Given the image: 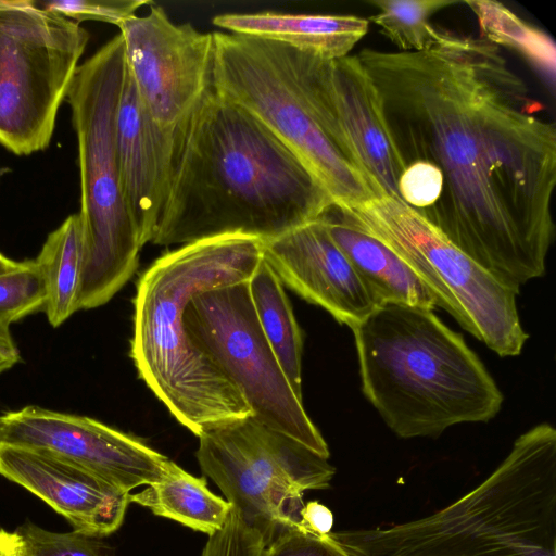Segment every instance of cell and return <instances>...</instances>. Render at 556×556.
Segmentation results:
<instances>
[{
    "label": "cell",
    "instance_id": "cell-20",
    "mask_svg": "<svg viewBox=\"0 0 556 556\" xmlns=\"http://www.w3.org/2000/svg\"><path fill=\"white\" fill-rule=\"evenodd\" d=\"M129 502L207 536L224 527L232 510L225 498L207 488L205 478L192 476L172 460L160 480L130 493Z\"/></svg>",
    "mask_w": 556,
    "mask_h": 556
},
{
    "label": "cell",
    "instance_id": "cell-25",
    "mask_svg": "<svg viewBox=\"0 0 556 556\" xmlns=\"http://www.w3.org/2000/svg\"><path fill=\"white\" fill-rule=\"evenodd\" d=\"M47 289L35 260L20 262L8 273L0 274V325L8 326L45 307Z\"/></svg>",
    "mask_w": 556,
    "mask_h": 556
},
{
    "label": "cell",
    "instance_id": "cell-17",
    "mask_svg": "<svg viewBox=\"0 0 556 556\" xmlns=\"http://www.w3.org/2000/svg\"><path fill=\"white\" fill-rule=\"evenodd\" d=\"M186 124L178 128L156 124L126 73L116 121L117 155L125 201L142 247L155 235Z\"/></svg>",
    "mask_w": 556,
    "mask_h": 556
},
{
    "label": "cell",
    "instance_id": "cell-28",
    "mask_svg": "<svg viewBox=\"0 0 556 556\" xmlns=\"http://www.w3.org/2000/svg\"><path fill=\"white\" fill-rule=\"evenodd\" d=\"M263 536L232 509L224 527L208 536L200 556H264Z\"/></svg>",
    "mask_w": 556,
    "mask_h": 556
},
{
    "label": "cell",
    "instance_id": "cell-12",
    "mask_svg": "<svg viewBox=\"0 0 556 556\" xmlns=\"http://www.w3.org/2000/svg\"><path fill=\"white\" fill-rule=\"evenodd\" d=\"M118 28L127 72L148 114L164 128L185 125L214 90L213 33L173 22L154 2Z\"/></svg>",
    "mask_w": 556,
    "mask_h": 556
},
{
    "label": "cell",
    "instance_id": "cell-34",
    "mask_svg": "<svg viewBox=\"0 0 556 556\" xmlns=\"http://www.w3.org/2000/svg\"><path fill=\"white\" fill-rule=\"evenodd\" d=\"M2 174H3V172H2V168L0 167V178H1Z\"/></svg>",
    "mask_w": 556,
    "mask_h": 556
},
{
    "label": "cell",
    "instance_id": "cell-16",
    "mask_svg": "<svg viewBox=\"0 0 556 556\" xmlns=\"http://www.w3.org/2000/svg\"><path fill=\"white\" fill-rule=\"evenodd\" d=\"M0 475L41 498L74 531L96 539L115 532L130 504L129 492L43 450L0 445Z\"/></svg>",
    "mask_w": 556,
    "mask_h": 556
},
{
    "label": "cell",
    "instance_id": "cell-14",
    "mask_svg": "<svg viewBox=\"0 0 556 556\" xmlns=\"http://www.w3.org/2000/svg\"><path fill=\"white\" fill-rule=\"evenodd\" d=\"M315 92L326 132L363 174L375 195L400 200L402 159L378 91L357 55L318 58Z\"/></svg>",
    "mask_w": 556,
    "mask_h": 556
},
{
    "label": "cell",
    "instance_id": "cell-27",
    "mask_svg": "<svg viewBox=\"0 0 556 556\" xmlns=\"http://www.w3.org/2000/svg\"><path fill=\"white\" fill-rule=\"evenodd\" d=\"M39 9L58 13L76 23L84 21H100L114 24L136 15V12L153 2L149 0H31Z\"/></svg>",
    "mask_w": 556,
    "mask_h": 556
},
{
    "label": "cell",
    "instance_id": "cell-15",
    "mask_svg": "<svg viewBox=\"0 0 556 556\" xmlns=\"http://www.w3.org/2000/svg\"><path fill=\"white\" fill-rule=\"evenodd\" d=\"M263 258L283 287L351 329L378 306L319 218L263 241Z\"/></svg>",
    "mask_w": 556,
    "mask_h": 556
},
{
    "label": "cell",
    "instance_id": "cell-7",
    "mask_svg": "<svg viewBox=\"0 0 556 556\" xmlns=\"http://www.w3.org/2000/svg\"><path fill=\"white\" fill-rule=\"evenodd\" d=\"M213 35L215 91L264 124L313 174L334 205L348 210L375 197L325 130L314 87L317 56L257 37Z\"/></svg>",
    "mask_w": 556,
    "mask_h": 556
},
{
    "label": "cell",
    "instance_id": "cell-9",
    "mask_svg": "<svg viewBox=\"0 0 556 556\" xmlns=\"http://www.w3.org/2000/svg\"><path fill=\"white\" fill-rule=\"evenodd\" d=\"M198 438L202 472L266 545L300 528L304 492L329 488L336 472L327 458L252 416L219 424Z\"/></svg>",
    "mask_w": 556,
    "mask_h": 556
},
{
    "label": "cell",
    "instance_id": "cell-4",
    "mask_svg": "<svg viewBox=\"0 0 556 556\" xmlns=\"http://www.w3.org/2000/svg\"><path fill=\"white\" fill-rule=\"evenodd\" d=\"M352 331L363 393L400 438H437L500 412L495 381L433 309L382 304Z\"/></svg>",
    "mask_w": 556,
    "mask_h": 556
},
{
    "label": "cell",
    "instance_id": "cell-29",
    "mask_svg": "<svg viewBox=\"0 0 556 556\" xmlns=\"http://www.w3.org/2000/svg\"><path fill=\"white\" fill-rule=\"evenodd\" d=\"M264 556H354L339 541L300 528L288 529L266 545Z\"/></svg>",
    "mask_w": 556,
    "mask_h": 556
},
{
    "label": "cell",
    "instance_id": "cell-33",
    "mask_svg": "<svg viewBox=\"0 0 556 556\" xmlns=\"http://www.w3.org/2000/svg\"><path fill=\"white\" fill-rule=\"evenodd\" d=\"M20 265V262H15L2 253H0V274L11 271Z\"/></svg>",
    "mask_w": 556,
    "mask_h": 556
},
{
    "label": "cell",
    "instance_id": "cell-8",
    "mask_svg": "<svg viewBox=\"0 0 556 556\" xmlns=\"http://www.w3.org/2000/svg\"><path fill=\"white\" fill-rule=\"evenodd\" d=\"M343 210L392 249L427 286L437 307L465 330L500 356L521 353L528 333L517 311L518 293L481 268L425 217L384 194Z\"/></svg>",
    "mask_w": 556,
    "mask_h": 556
},
{
    "label": "cell",
    "instance_id": "cell-31",
    "mask_svg": "<svg viewBox=\"0 0 556 556\" xmlns=\"http://www.w3.org/2000/svg\"><path fill=\"white\" fill-rule=\"evenodd\" d=\"M16 348L8 326L0 325V374L13 367L20 361Z\"/></svg>",
    "mask_w": 556,
    "mask_h": 556
},
{
    "label": "cell",
    "instance_id": "cell-10",
    "mask_svg": "<svg viewBox=\"0 0 556 556\" xmlns=\"http://www.w3.org/2000/svg\"><path fill=\"white\" fill-rule=\"evenodd\" d=\"M89 33L31 0H0V144L16 155L47 149Z\"/></svg>",
    "mask_w": 556,
    "mask_h": 556
},
{
    "label": "cell",
    "instance_id": "cell-5",
    "mask_svg": "<svg viewBox=\"0 0 556 556\" xmlns=\"http://www.w3.org/2000/svg\"><path fill=\"white\" fill-rule=\"evenodd\" d=\"M354 556H533L556 549V430L521 434L473 490L426 517L330 533Z\"/></svg>",
    "mask_w": 556,
    "mask_h": 556
},
{
    "label": "cell",
    "instance_id": "cell-26",
    "mask_svg": "<svg viewBox=\"0 0 556 556\" xmlns=\"http://www.w3.org/2000/svg\"><path fill=\"white\" fill-rule=\"evenodd\" d=\"M16 532L23 542L24 556H110L96 538L74 530L53 532L27 521Z\"/></svg>",
    "mask_w": 556,
    "mask_h": 556
},
{
    "label": "cell",
    "instance_id": "cell-24",
    "mask_svg": "<svg viewBox=\"0 0 556 556\" xmlns=\"http://www.w3.org/2000/svg\"><path fill=\"white\" fill-rule=\"evenodd\" d=\"M368 4L378 9L370 21L401 51L429 49L438 34L430 17L457 0H370Z\"/></svg>",
    "mask_w": 556,
    "mask_h": 556
},
{
    "label": "cell",
    "instance_id": "cell-21",
    "mask_svg": "<svg viewBox=\"0 0 556 556\" xmlns=\"http://www.w3.org/2000/svg\"><path fill=\"white\" fill-rule=\"evenodd\" d=\"M260 326L295 394L302 399L303 336L283 285L262 258L249 279Z\"/></svg>",
    "mask_w": 556,
    "mask_h": 556
},
{
    "label": "cell",
    "instance_id": "cell-1",
    "mask_svg": "<svg viewBox=\"0 0 556 556\" xmlns=\"http://www.w3.org/2000/svg\"><path fill=\"white\" fill-rule=\"evenodd\" d=\"M356 55L403 164L429 168L433 194L421 216L517 293L543 276L556 128L498 46L439 29L424 51Z\"/></svg>",
    "mask_w": 556,
    "mask_h": 556
},
{
    "label": "cell",
    "instance_id": "cell-30",
    "mask_svg": "<svg viewBox=\"0 0 556 556\" xmlns=\"http://www.w3.org/2000/svg\"><path fill=\"white\" fill-rule=\"evenodd\" d=\"M333 515L331 510L317 501L304 504L299 527L316 535H328L332 531Z\"/></svg>",
    "mask_w": 556,
    "mask_h": 556
},
{
    "label": "cell",
    "instance_id": "cell-3",
    "mask_svg": "<svg viewBox=\"0 0 556 556\" xmlns=\"http://www.w3.org/2000/svg\"><path fill=\"white\" fill-rule=\"evenodd\" d=\"M262 258L257 238L215 237L166 252L138 280L130 356L149 389L197 437L252 410L239 389L192 345L184 311L199 292L249 280Z\"/></svg>",
    "mask_w": 556,
    "mask_h": 556
},
{
    "label": "cell",
    "instance_id": "cell-18",
    "mask_svg": "<svg viewBox=\"0 0 556 556\" xmlns=\"http://www.w3.org/2000/svg\"><path fill=\"white\" fill-rule=\"evenodd\" d=\"M318 218L378 306L393 303L437 307L434 296L413 269L343 208L331 204Z\"/></svg>",
    "mask_w": 556,
    "mask_h": 556
},
{
    "label": "cell",
    "instance_id": "cell-13",
    "mask_svg": "<svg viewBox=\"0 0 556 556\" xmlns=\"http://www.w3.org/2000/svg\"><path fill=\"white\" fill-rule=\"evenodd\" d=\"M0 445L50 452L129 493L160 480L170 460L96 419L38 406L0 417Z\"/></svg>",
    "mask_w": 556,
    "mask_h": 556
},
{
    "label": "cell",
    "instance_id": "cell-22",
    "mask_svg": "<svg viewBox=\"0 0 556 556\" xmlns=\"http://www.w3.org/2000/svg\"><path fill=\"white\" fill-rule=\"evenodd\" d=\"M35 262L46 283L48 320L58 327L79 309L83 235L78 214L70 215L49 233Z\"/></svg>",
    "mask_w": 556,
    "mask_h": 556
},
{
    "label": "cell",
    "instance_id": "cell-35",
    "mask_svg": "<svg viewBox=\"0 0 556 556\" xmlns=\"http://www.w3.org/2000/svg\"><path fill=\"white\" fill-rule=\"evenodd\" d=\"M23 556H24V554H23Z\"/></svg>",
    "mask_w": 556,
    "mask_h": 556
},
{
    "label": "cell",
    "instance_id": "cell-23",
    "mask_svg": "<svg viewBox=\"0 0 556 556\" xmlns=\"http://www.w3.org/2000/svg\"><path fill=\"white\" fill-rule=\"evenodd\" d=\"M477 17L480 38L520 52L549 77L555 75V46L540 29L529 25L502 3L491 0H465Z\"/></svg>",
    "mask_w": 556,
    "mask_h": 556
},
{
    "label": "cell",
    "instance_id": "cell-11",
    "mask_svg": "<svg viewBox=\"0 0 556 556\" xmlns=\"http://www.w3.org/2000/svg\"><path fill=\"white\" fill-rule=\"evenodd\" d=\"M182 324L192 345L239 389L252 417L329 458L326 441L260 326L249 280L197 293L184 311Z\"/></svg>",
    "mask_w": 556,
    "mask_h": 556
},
{
    "label": "cell",
    "instance_id": "cell-19",
    "mask_svg": "<svg viewBox=\"0 0 556 556\" xmlns=\"http://www.w3.org/2000/svg\"><path fill=\"white\" fill-rule=\"evenodd\" d=\"M212 22L228 33L276 41L326 60L349 55L369 25L368 20L355 15L274 11L224 13Z\"/></svg>",
    "mask_w": 556,
    "mask_h": 556
},
{
    "label": "cell",
    "instance_id": "cell-2",
    "mask_svg": "<svg viewBox=\"0 0 556 556\" xmlns=\"http://www.w3.org/2000/svg\"><path fill=\"white\" fill-rule=\"evenodd\" d=\"M332 203L304 164L256 117L215 89L187 122L152 243L229 235L274 239Z\"/></svg>",
    "mask_w": 556,
    "mask_h": 556
},
{
    "label": "cell",
    "instance_id": "cell-32",
    "mask_svg": "<svg viewBox=\"0 0 556 556\" xmlns=\"http://www.w3.org/2000/svg\"><path fill=\"white\" fill-rule=\"evenodd\" d=\"M23 542L18 533L0 528V556H23Z\"/></svg>",
    "mask_w": 556,
    "mask_h": 556
},
{
    "label": "cell",
    "instance_id": "cell-6",
    "mask_svg": "<svg viewBox=\"0 0 556 556\" xmlns=\"http://www.w3.org/2000/svg\"><path fill=\"white\" fill-rule=\"evenodd\" d=\"M126 73L118 33L79 64L66 96L81 193L79 309L109 302L135 274L143 248L125 201L117 155L116 121Z\"/></svg>",
    "mask_w": 556,
    "mask_h": 556
}]
</instances>
